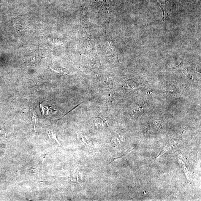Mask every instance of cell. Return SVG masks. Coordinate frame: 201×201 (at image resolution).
Masks as SVG:
<instances>
[{
	"label": "cell",
	"mask_w": 201,
	"mask_h": 201,
	"mask_svg": "<svg viewBox=\"0 0 201 201\" xmlns=\"http://www.w3.org/2000/svg\"><path fill=\"white\" fill-rule=\"evenodd\" d=\"M77 138L79 142L88 148V149H92L94 145L92 142L89 140L86 136L84 135L81 133H77Z\"/></svg>",
	"instance_id": "cell-1"
},
{
	"label": "cell",
	"mask_w": 201,
	"mask_h": 201,
	"mask_svg": "<svg viewBox=\"0 0 201 201\" xmlns=\"http://www.w3.org/2000/svg\"><path fill=\"white\" fill-rule=\"evenodd\" d=\"M94 124L96 127L99 128H104L107 127V123L105 119L102 117H98L95 120Z\"/></svg>",
	"instance_id": "cell-2"
},
{
	"label": "cell",
	"mask_w": 201,
	"mask_h": 201,
	"mask_svg": "<svg viewBox=\"0 0 201 201\" xmlns=\"http://www.w3.org/2000/svg\"><path fill=\"white\" fill-rule=\"evenodd\" d=\"M48 38L50 41L52 42L53 44L55 45H61L62 42L58 38L53 37L49 36Z\"/></svg>",
	"instance_id": "cell-3"
},
{
	"label": "cell",
	"mask_w": 201,
	"mask_h": 201,
	"mask_svg": "<svg viewBox=\"0 0 201 201\" xmlns=\"http://www.w3.org/2000/svg\"><path fill=\"white\" fill-rule=\"evenodd\" d=\"M48 136H49L50 138L54 139V140L58 143V145H61V143H60V142H58V141L57 139L56 134L54 132L53 130H51L50 131H49V133H48Z\"/></svg>",
	"instance_id": "cell-4"
},
{
	"label": "cell",
	"mask_w": 201,
	"mask_h": 201,
	"mask_svg": "<svg viewBox=\"0 0 201 201\" xmlns=\"http://www.w3.org/2000/svg\"><path fill=\"white\" fill-rule=\"evenodd\" d=\"M32 118H33V122H34V129H35V126H36L37 121V120H38L37 116L35 111H34L33 116H32Z\"/></svg>",
	"instance_id": "cell-5"
}]
</instances>
